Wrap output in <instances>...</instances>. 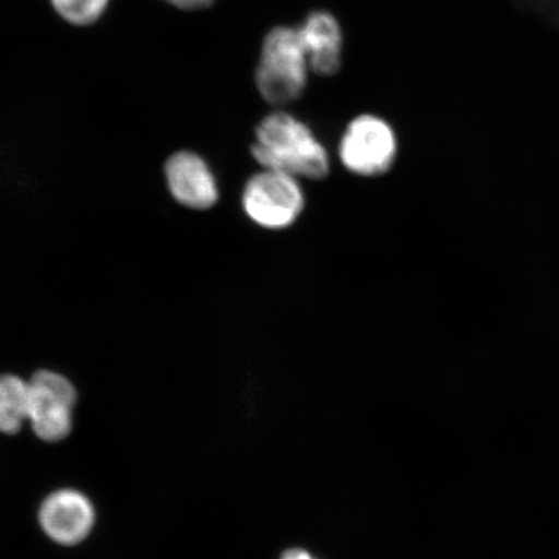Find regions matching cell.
Returning <instances> with one entry per match:
<instances>
[{
    "mask_svg": "<svg viewBox=\"0 0 559 559\" xmlns=\"http://www.w3.org/2000/svg\"><path fill=\"white\" fill-rule=\"evenodd\" d=\"M251 155L263 169L296 178L321 180L331 170L330 155L309 126L284 111L263 118L257 126Z\"/></svg>",
    "mask_w": 559,
    "mask_h": 559,
    "instance_id": "cell-1",
    "label": "cell"
},
{
    "mask_svg": "<svg viewBox=\"0 0 559 559\" xmlns=\"http://www.w3.org/2000/svg\"><path fill=\"white\" fill-rule=\"evenodd\" d=\"M309 61L298 31L280 26L264 39L255 73L258 91L270 104L284 105L298 99L307 83Z\"/></svg>",
    "mask_w": 559,
    "mask_h": 559,
    "instance_id": "cell-2",
    "label": "cell"
},
{
    "mask_svg": "<svg viewBox=\"0 0 559 559\" xmlns=\"http://www.w3.org/2000/svg\"><path fill=\"white\" fill-rule=\"evenodd\" d=\"M245 214L257 226L284 229L295 225L305 209V193L298 178L284 171L263 169L245 185Z\"/></svg>",
    "mask_w": 559,
    "mask_h": 559,
    "instance_id": "cell-3",
    "label": "cell"
},
{
    "mask_svg": "<svg viewBox=\"0 0 559 559\" xmlns=\"http://www.w3.org/2000/svg\"><path fill=\"white\" fill-rule=\"evenodd\" d=\"M396 136L382 118L361 115L348 123L340 143V158L349 173L359 177H379L393 166Z\"/></svg>",
    "mask_w": 559,
    "mask_h": 559,
    "instance_id": "cell-4",
    "label": "cell"
},
{
    "mask_svg": "<svg viewBox=\"0 0 559 559\" xmlns=\"http://www.w3.org/2000/svg\"><path fill=\"white\" fill-rule=\"evenodd\" d=\"M29 419L35 435L58 442L72 430L75 390L66 377L40 370L29 382Z\"/></svg>",
    "mask_w": 559,
    "mask_h": 559,
    "instance_id": "cell-5",
    "label": "cell"
},
{
    "mask_svg": "<svg viewBox=\"0 0 559 559\" xmlns=\"http://www.w3.org/2000/svg\"><path fill=\"white\" fill-rule=\"evenodd\" d=\"M165 175L170 193L180 205L193 210H207L219 200L215 175L198 153H174L166 160Z\"/></svg>",
    "mask_w": 559,
    "mask_h": 559,
    "instance_id": "cell-6",
    "label": "cell"
},
{
    "mask_svg": "<svg viewBox=\"0 0 559 559\" xmlns=\"http://www.w3.org/2000/svg\"><path fill=\"white\" fill-rule=\"evenodd\" d=\"M39 520L41 528L52 540L74 545L86 539L94 526L95 513L85 496L64 489L44 502Z\"/></svg>",
    "mask_w": 559,
    "mask_h": 559,
    "instance_id": "cell-7",
    "label": "cell"
},
{
    "mask_svg": "<svg viewBox=\"0 0 559 559\" xmlns=\"http://www.w3.org/2000/svg\"><path fill=\"white\" fill-rule=\"evenodd\" d=\"M297 31L310 69L320 75L337 73L342 55V32L337 20L326 12H313Z\"/></svg>",
    "mask_w": 559,
    "mask_h": 559,
    "instance_id": "cell-8",
    "label": "cell"
},
{
    "mask_svg": "<svg viewBox=\"0 0 559 559\" xmlns=\"http://www.w3.org/2000/svg\"><path fill=\"white\" fill-rule=\"evenodd\" d=\"M29 383L16 376H0V431L16 435L29 419Z\"/></svg>",
    "mask_w": 559,
    "mask_h": 559,
    "instance_id": "cell-9",
    "label": "cell"
},
{
    "mask_svg": "<svg viewBox=\"0 0 559 559\" xmlns=\"http://www.w3.org/2000/svg\"><path fill=\"white\" fill-rule=\"evenodd\" d=\"M52 9L66 23L86 27L100 21L110 0H50Z\"/></svg>",
    "mask_w": 559,
    "mask_h": 559,
    "instance_id": "cell-10",
    "label": "cell"
},
{
    "mask_svg": "<svg viewBox=\"0 0 559 559\" xmlns=\"http://www.w3.org/2000/svg\"><path fill=\"white\" fill-rule=\"evenodd\" d=\"M530 11L559 27V0H520Z\"/></svg>",
    "mask_w": 559,
    "mask_h": 559,
    "instance_id": "cell-11",
    "label": "cell"
},
{
    "mask_svg": "<svg viewBox=\"0 0 559 559\" xmlns=\"http://www.w3.org/2000/svg\"><path fill=\"white\" fill-rule=\"evenodd\" d=\"M165 2L180 10L193 11L205 9V7L212 4L214 0H165Z\"/></svg>",
    "mask_w": 559,
    "mask_h": 559,
    "instance_id": "cell-12",
    "label": "cell"
},
{
    "mask_svg": "<svg viewBox=\"0 0 559 559\" xmlns=\"http://www.w3.org/2000/svg\"><path fill=\"white\" fill-rule=\"evenodd\" d=\"M282 559H313L309 554H307L304 549H289L286 550L283 555Z\"/></svg>",
    "mask_w": 559,
    "mask_h": 559,
    "instance_id": "cell-13",
    "label": "cell"
}]
</instances>
